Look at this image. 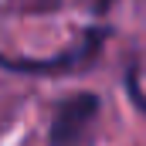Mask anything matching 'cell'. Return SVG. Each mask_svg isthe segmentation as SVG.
Here are the masks:
<instances>
[{"label":"cell","mask_w":146,"mask_h":146,"mask_svg":"<svg viewBox=\"0 0 146 146\" xmlns=\"http://www.w3.org/2000/svg\"><path fill=\"white\" fill-rule=\"evenodd\" d=\"M99 95L95 92H75L68 95L51 119V146H92V122L99 115Z\"/></svg>","instance_id":"1"},{"label":"cell","mask_w":146,"mask_h":146,"mask_svg":"<svg viewBox=\"0 0 146 146\" xmlns=\"http://www.w3.org/2000/svg\"><path fill=\"white\" fill-rule=\"evenodd\" d=\"M99 41H102V31L88 34V37H85V44H82L78 51L58 54V58H48V61H31V58H3V54H0V65H3L7 72H24V75H51V72H65V68H75L78 61H85L88 54H95Z\"/></svg>","instance_id":"2"},{"label":"cell","mask_w":146,"mask_h":146,"mask_svg":"<svg viewBox=\"0 0 146 146\" xmlns=\"http://www.w3.org/2000/svg\"><path fill=\"white\" fill-rule=\"evenodd\" d=\"M54 3H58V0H31L27 7H31V10H51Z\"/></svg>","instance_id":"3"}]
</instances>
